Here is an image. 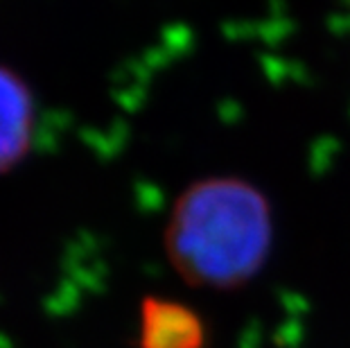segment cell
<instances>
[{"label": "cell", "instance_id": "obj_1", "mask_svg": "<svg viewBox=\"0 0 350 348\" xmlns=\"http://www.w3.org/2000/svg\"><path fill=\"white\" fill-rule=\"evenodd\" d=\"M273 213L262 190L240 176H206L176 197L163 247L174 273L192 287L230 292L269 260Z\"/></svg>", "mask_w": 350, "mask_h": 348}, {"label": "cell", "instance_id": "obj_2", "mask_svg": "<svg viewBox=\"0 0 350 348\" xmlns=\"http://www.w3.org/2000/svg\"><path fill=\"white\" fill-rule=\"evenodd\" d=\"M36 105L27 81L0 64V174L21 165L34 143Z\"/></svg>", "mask_w": 350, "mask_h": 348}, {"label": "cell", "instance_id": "obj_3", "mask_svg": "<svg viewBox=\"0 0 350 348\" xmlns=\"http://www.w3.org/2000/svg\"><path fill=\"white\" fill-rule=\"evenodd\" d=\"M138 314V348H206L204 319L181 301L145 296Z\"/></svg>", "mask_w": 350, "mask_h": 348}]
</instances>
